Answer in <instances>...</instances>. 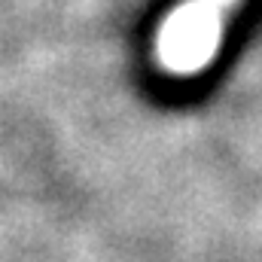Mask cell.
I'll list each match as a JSON object with an SVG mask.
<instances>
[{"label": "cell", "instance_id": "6da1fadb", "mask_svg": "<svg viewBox=\"0 0 262 262\" xmlns=\"http://www.w3.org/2000/svg\"><path fill=\"white\" fill-rule=\"evenodd\" d=\"M235 6V0H183L177 3L159 34H156V64L168 76L189 79L207 70L220 52L223 18Z\"/></svg>", "mask_w": 262, "mask_h": 262}]
</instances>
